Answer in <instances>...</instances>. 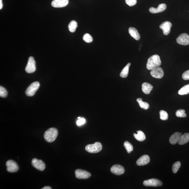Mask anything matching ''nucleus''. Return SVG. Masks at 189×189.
<instances>
[{
  "instance_id": "obj_1",
  "label": "nucleus",
  "mask_w": 189,
  "mask_h": 189,
  "mask_svg": "<svg viewBox=\"0 0 189 189\" xmlns=\"http://www.w3.org/2000/svg\"><path fill=\"white\" fill-rule=\"evenodd\" d=\"M161 63L159 56L157 54L152 55L148 59L146 64L147 68L149 70L151 71L159 67Z\"/></svg>"
},
{
  "instance_id": "obj_2",
  "label": "nucleus",
  "mask_w": 189,
  "mask_h": 189,
  "mask_svg": "<svg viewBox=\"0 0 189 189\" xmlns=\"http://www.w3.org/2000/svg\"><path fill=\"white\" fill-rule=\"evenodd\" d=\"M58 135V130L55 128H51L45 131L44 137L46 142L52 143L55 141Z\"/></svg>"
},
{
  "instance_id": "obj_3",
  "label": "nucleus",
  "mask_w": 189,
  "mask_h": 189,
  "mask_svg": "<svg viewBox=\"0 0 189 189\" xmlns=\"http://www.w3.org/2000/svg\"><path fill=\"white\" fill-rule=\"evenodd\" d=\"M102 146L100 143L96 142L94 144L87 145L85 147L86 150L89 153H99L102 150Z\"/></svg>"
},
{
  "instance_id": "obj_4",
  "label": "nucleus",
  "mask_w": 189,
  "mask_h": 189,
  "mask_svg": "<svg viewBox=\"0 0 189 189\" xmlns=\"http://www.w3.org/2000/svg\"><path fill=\"white\" fill-rule=\"evenodd\" d=\"M40 85V83L38 82H34L31 83L26 90V95L28 96H33L38 90Z\"/></svg>"
},
{
  "instance_id": "obj_5",
  "label": "nucleus",
  "mask_w": 189,
  "mask_h": 189,
  "mask_svg": "<svg viewBox=\"0 0 189 189\" xmlns=\"http://www.w3.org/2000/svg\"><path fill=\"white\" fill-rule=\"evenodd\" d=\"M36 70V62L33 57H30L26 67L25 71L28 73H33Z\"/></svg>"
},
{
  "instance_id": "obj_6",
  "label": "nucleus",
  "mask_w": 189,
  "mask_h": 189,
  "mask_svg": "<svg viewBox=\"0 0 189 189\" xmlns=\"http://www.w3.org/2000/svg\"><path fill=\"white\" fill-rule=\"evenodd\" d=\"M7 170L10 173L17 172L18 170L19 167L16 163L12 160H8L6 163Z\"/></svg>"
},
{
  "instance_id": "obj_7",
  "label": "nucleus",
  "mask_w": 189,
  "mask_h": 189,
  "mask_svg": "<svg viewBox=\"0 0 189 189\" xmlns=\"http://www.w3.org/2000/svg\"><path fill=\"white\" fill-rule=\"evenodd\" d=\"M144 185L147 187H159L162 185V182L156 179H151L145 180L143 182Z\"/></svg>"
},
{
  "instance_id": "obj_8",
  "label": "nucleus",
  "mask_w": 189,
  "mask_h": 189,
  "mask_svg": "<svg viewBox=\"0 0 189 189\" xmlns=\"http://www.w3.org/2000/svg\"><path fill=\"white\" fill-rule=\"evenodd\" d=\"M75 175L76 178L78 179H87L91 177V174L87 171L82 170V169H77L75 171Z\"/></svg>"
},
{
  "instance_id": "obj_9",
  "label": "nucleus",
  "mask_w": 189,
  "mask_h": 189,
  "mask_svg": "<svg viewBox=\"0 0 189 189\" xmlns=\"http://www.w3.org/2000/svg\"><path fill=\"white\" fill-rule=\"evenodd\" d=\"M177 42L180 45L184 46L189 45V36L186 33L180 34L177 39Z\"/></svg>"
},
{
  "instance_id": "obj_10",
  "label": "nucleus",
  "mask_w": 189,
  "mask_h": 189,
  "mask_svg": "<svg viewBox=\"0 0 189 189\" xmlns=\"http://www.w3.org/2000/svg\"><path fill=\"white\" fill-rule=\"evenodd\" d=\"M32 164L33 166L40 171H43L45 168V165L42 160H38L36 158H34L32 161Z\"/></svg>"
},
{
  "instance_id": "obj_11",
  "label": "nucleus",
  "mask_w": 189,
  "mask_h": 189,
  "mask_svg": "<svg viewBox=\"0 0 189 189\" xmlns=\"http://www.w3.org/2000/svg\"><path fill=\"white\" fill-rule=\"evenodd\" d=\"M150 74L152 77L158 79H161L164 75L163 69L159 67L151 70Z\"/></svg>"
},
{
  "instance_id": "obj_12",
  "label": "nucleus",
  "mask_w": 189,
  "mask_h": 189,
  "mask_svg": "<svg viewBox=\"0 0 189 189\" xmlns=\"http://www.w3.org/2000/svg\"><path fill=\"white\" fill-rule=\"evenodd\" d=\"M172 27V24L170 22L166 21L162 23L160 25L159 27L162 30L165 35H168L170 33Z\"/></svg>"
},
{
  "instance_id": "obj_13",
  "label": "nucleus",
  "mask_w": 189,
  "mask_h": 189,
  "mask_svg": "<svg viewBox=\"0 0 189 189\" xmlns=\"http://www.w3.org/2000/svg\"><path fill=\"white\" fill-rule=\"evenodd\" d=\"M69 3L68 0H53L51 5L55 8H61L66 6Z\"/></svg>"
},
{
  "instance_id": "obj_14",
  "label": "nucleus",
  "mask_w": 189,
  "mask_h": 189,
  "mask_svg": "<svg viewBox=\"0 0 189 189\" xmlns=\"http://www.w3.org/2000/svg\"><path fill=\"white\" fill-rule=\"evenodd\" d=\"M111 171L114 174L116 175H123L124 173V169L122 166L119 165H115L111 168Z\"/></svg>"
},
{
  "instance_id": "obj_15",
  "label": "nucleus",
  "mask_w": 189,
  "mask_h": 189,
  "mask_svg": "<svg viewBox=\"0 0 189 189\" xmlns=\"http://www.w3.org/2000/svg\"><path fill=\"white\" fill-rule=\"evenodd\" d=\"M150 162V158L148 155H144L141 157L136 162L137 164L139 166H144L149 164Z\"/></svg>"
},
{
  "instance_id": "obj_16",
  "label": "nucleus",
  "mask_w": 189,
  "mask_h": 189,
  "mask_svg": "<svg viewBox=\"0 0 189 189\" xmlns=\"http://www.w3.org/2000/svg\"><path fill=\"white\" fill-rule=\"evenodd\" d=\"M166 5L165 4H161L158 6L157 8L151 7L150 8L149 11L152 14H157V13L164 11L166 9Z\"/></svg>"
},
{
  "instance_id": "obj_17",
  "label": "nucleus",
  "mask_w": 189,
  "mask_h": 189,
  "mask_svg": "<svg viewBox=\"0 0 189 189\" xmlns=\"http://www.w3.org/2000/svg\"><path fill=\"white\" fill-rule=\"evenodd\" d=\"M181 135H182V133H180L179 132H175L169 138V142L172 145L177 144L178 142L180 137Z\"/></svg>"
},
{
  "instance_id": "obj_18",
  "label": "nucleus",
  "mask_w": 189,
  "mask_h": 189,
  "mask_svg": "<svg viewBox=\"0 0 189 189\" xmlns=\"http://www.w3.org/2000/svg\"><path fill=\"white\" fill-rule=\"evenodd\" d=\"M129 32L130 36L136 40H138L140 38V35L136 28L130 27L129 29Z\"/></svg>"
},
{
  "instance_id": "obj_19",
  "label": "nucleus",
  "mask_w": 189,
  "mask_h": 189,
  "mask_svg": "<svg viewBox=\"0 0 189 189\" xmlns=\"http://www.w3.org/2000/svg\"><path fill=\"white\" fill-rule=\"evenodd\" d=\"M153 87L151 84L147 82H144L142 85V90L145 94L148 95L153 90Z\"/></svg>"
},
{
  "instance_id": "obj_20",
  "label": "nucleus",
  "mask_w": 189,
  "mask_h": 189,
  "mask_svg": "<svg viewBox=\"0 0 189 189\" xmlns=\"http://www.w3.org/2000/svg\"><path fill=\"white\" fill-rule=\"evenodd\" d=\"M189 141V133H186L180 136L178 144L183 145L186 144Z\"/></svg>"
},
{
  "instance_id": "obj_21",
  "label": "nucleus",
  "mask_w": 189,
  "mask_h": 189,
  "mask_svg": "<svg viewBox=\"0 0 189 189\" xmlns=\"http://www.w3.org/2000/svg\"><path fill=\"white\" fill-rule=\"evenodd\" d=\"M134 135L136 140L140 142H142L146 139L145 134L140 130L137 131V134H134Z\"/></svg>"
},
{
  "instance_id": "obj_22",
  "label": "nucleus",
  "mask_w": 189,
  "mask_h": 189,
  "mask_svg": "<svg viewBox=\"0 0 189 189\" xmlns=\"http://www.w3.org/2000/svg\"><path fill=\"white\" fill-rule=\"evenodd\" d=\"M131 63H129L123 69L120 73V77L122 78H126L128 77L129 74V67L131 65Z\"/></svg>"
},
{
  "instance_id": "obj_23",
  "label": "nucleus",
  "mask_w": 189,
  "mask_h": 189,
  "mask_svg": "<svg viewBox=\"0 0 189 189\" xmlns=\"http://www.w3.org/2000/svg\"><path fill=\"white\" fill-rule=\"evenodd\" d=\"M137 101L138 102L141 108L145 110H147L150 107L149 104L146 102L143 101L142 98L137 99Z\"/></svg>"
},
{
  "instance_id": "obj_24",
  "label": "nucleus",
  "mask_w": 189,
  "mask_h": 189,
  "mask_svg": "<svg viewBox=\"0 0 189 189\" xmlns=\"http://www.w3.org/2000/svg\"><path fill=\"white\" fill-rule=\"evenodd\" d=\"M178 94L183 95L189 94V84L184 86L179 90Z\"/></svg>"
},
{
  "instance_id": "obj_25",
  "label": "nucleus",
  "mask_w": 189,
  "mask_h": 189,
  "mask_svg": "<svg viewBox=\"0 0 189 189\" xmlns=\"http://www.w3.org/2000/svg\"><path fill=\"white\" fill-rule=\"evenodd\" d=\"M77 27V23L74 20L71 21L68 25L69 31L71 32H74Z\"/></svg>"
},
{
  "instance_id": "obj_26",
  "label": "nucleus",
  "mask_w": 189,
  "mask_h": 189,
  "mask_svg": "<svg viewBox=\"0 0 189 189\" xmlns=\"http://www.w3.org/2000/svg\"><path fill=\"white\" fill-rule=\"evenodd\" d=\"M124 147L128 153H130L133 150V147L132 145L128 141H126L124 143Z\"/></svg>"
},
{
  "instance_id": "obj_27",
  "label": "nucleus",
  "mask_w": 189,
  "mask_h": 189,
  "mask_svg": "<svg viewBox=\"0 0 189 189\" xmlns=\"http://www.w3.org/2000/svg\"><path fill=\"white\" fill-rule=\"evenodd\" d=\"M160 117L161 120L163 121H166L168 119V114L166 111L163 110L160 111Z\"/></svg>"
},
{
  "instance_id": "obj_28",
  "label": "nucleus",
  "mask_w": 189,
  "mask_h": 189,
  "mask_svg": "<svg viewBox=\"0 0 189 189\" xmlns=\"http://www.w3.org/2000/svg\"><path fill=\"white\" fill-rule=\"evenodd\" d=\"M180 166H181V163L179 162H177L175 163L173 165L172 171L173 173H176L179 170Z\"/></svg>"
},
{
  "instance_id": "obj_29",
  "label": "nucleus",
  "mask_w": 189,
  "mask_h": 189,
  "mask_svg": "<svg viewBox=\"0 0 189 189\" xmlns=\"http://www.w3.org/2000/svg\"><path fill=\"white\" fill-rule=\"evenodd\" d=\"M176 116L178 117H186L187 115L185 113V111L184 109H179L175 113Z\"/></svg>"
},
{
  "instance_id": "obj_30",
  "label": "nucleus",
  "mask_w": 189,
  "mask_h": 189,
  "mask_svg": "<svg viewBox=\"0 0 189 189\" xmlns=\"http://www.w3.org/2000/svg\"><path fill=\"white\" fill-rule=\"evenodd\" d=\"M83 39L85 42L87 43H90L93 42V38L90 34L86 33L83 36Z\"/></svg>"
},
{
  "instance_id": "obj_31",
  "label": "nucleus",
  "mask_w": 189,
  "mask_h": 189,
  "mask_svg": "<svg viewBox=\"0 0 189 189\" xmlns=\"http://www.w3.org/2000/svg\"><path fill=\"white\" fill-rule=\"evenodd\" d=\"M8 92L6 89L3 87H0V96L3 98H5L7 96Z\"/></svg>"
},
{
  "instance_id": "obj_32",
  "label": "nucleus",
  "mask_w": 189,
  "mask_h": 189,
  "mask_svg": "<svg viewBox=\"0 0 189 189\" xmlns=\"http://www.w3.org/2000/svg\"><path fill=\"white\" fill-rule=\"evenodd\" d=\"M126 4L130 6L135 5L137 3V0H125Z\"/></svg>"
},
{
  "instance_id": "obj_33",
  "label": "nucleus",
  "mask_w": 189,
  "mask_h": 189,
  "mask_svg": "<svg viewBox=\"0 0 189 189\" xmlns=\"http://www.w3.org/2000/svg\"><path fill=\"white\" fill-rule=\"evenodd\" d=\"M182 78L184 80H189V70L184 71L182 74Z\"/></svg>"
},
{
  "instance_id": "obj_34",
  "label": "nucleus",
  "mask_w": 189,
  "mask_h": 189,
  "mask_svg": "<svg viewBox=\"0 0 189 189\" xmlns=\"http://www.w3.org/2000/svg\"><path fill=\"white\" fill-rule=\"evenodd\" d=\"M85 122L86 119L84 118H81L77 121V124L78 126H80L84 124Z\"/></svg>"
},
{
  "instance_id": "obj_35",
  "label": "nucleus",
  "mask_w": 189,
  "mask_h": 189,
  "mask_svg": "<svg viewBox=\"0 0 189 189\" xmlns=\"http://www.w3.org/2000/svg\"><path fill=\"white\" fill-rule=\"evenodd\" d=\"M3 3H2V0H0V9H2V8H3Z\"/></svg>"
},
{
  "instance_id": "obj_36",
  "label": "nucleus",
  "mask_w": 189,
  "mask_h": 189,
  "mask_svg": "<svg viewBox=\"0 0 189 189\" xmlns=\"http://www.w3.org/2000/svg\"><path fill=\"white\" fill-rule=\"evenodd\" d=\"M52 188L49 186H46L43 187L42 189H51Z\"/></svg>"
},
{
  "instance_id": "obj_37",
  "label": "nucleus",
  "mask_w": 189,
  "mask_h": 189,
  "mask_svg": "<svg viewBox=\"0 0 189 189\" xmlns=\"http://www.w3.org/2000/svg\"><path fill=\"white\" fill-rule=\"evenodd\" d=\"M80 118H81V117H78V119H80Z\"/></svg>"
}]
</instances>
